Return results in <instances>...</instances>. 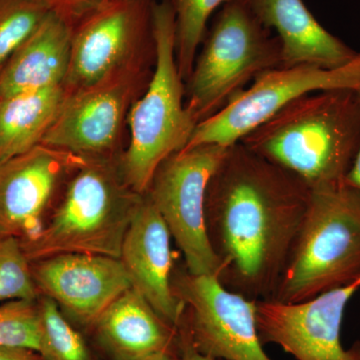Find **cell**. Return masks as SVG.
<instances>
[{
    "label": "cell",
    "mask_w": 360,
    "mask_h": 360,
    "mask_svg": "<svg viewBox=\"0 0 360 360\" xmlns=\"http://www.w3.org/2000/svg\"><path fill=\"white\" fill-rule=\"evenodd\" d=\"M310 194L300 177L240 141L227 148L205 196L206 231L225 288L255 302L271 300Z\"/></svg>",
    "instance_id": "obj_1"
},
{
    "label": "cell",
    "mask_w": 360,
    "mask_h": 360,
    "mask_svg": "<svg viewBox=\"0 0 360 360\" xmlns=\"http://www.w3.org/2000/svg\"><path fill=\"white\" fill-rule=\"evenodd\" d=\"M240 142L310 189L345 184L360 148L357 90H322L300 97Z\"/></svg>",
    "instance_id": "obj_2"
},
{
    "label": "cell",
    "mask_w": 360,
    "mask_h": 360,
    "mask_svg": "<svg viewBox=\"0 0 360 360\" xmlns=\"http://www.w3.org/2000/svg\"><path fill=\"white\" fill-rule=\"evenodd\" d=\"M142 198L110 158L87 160L73 172L63 200L41 231L21 241L26 257L30 262L65 253L120 258Z\"/></svg>",
    "instance_id": "obj_3"
},
{
    "label": "cell",
    "mask_w": 360,
    "mask_h": 360,
    "mask_svg": "<svg viewBox=\"0 0 360 360\" xmlns=\"http://www.w3.org/2000/svg\"><path fill=\"white\" fill-rule=\"evenodd\" d=\"M155 63L143 94L130 106V141L120 165L123 179L144 195L158 167L182 150L198 122L186 106V85L175 58V14L170 0L151 9Z\"/></svg>",
    "instance_id": "obj_4"
},
{
    "label": "cell",
    "mask_w": 360,
    "mask_h": 360,
    "mask_svg": "<svg viewBox=\"0 0 360 360\" xmlns=\"http://www.w3.org/2000/svg\"><path fill=\"white\" fill-rule=\"evenodd\" d=\"M360 278V191L311 189L302 226L271 300L297 303Z\"/></svg>",
    "instance_id": "obj_5"
},
{
    "label": "cell",
    "mask_w": 360,
    "mask_h": 360,
    "mask_svg": "<svg viewBox=\"0 0 360 360\" xmlns=\"http://www.w3.org/2000/svg\"><path fill=\"white\" fill-rule=\"evenodd\" d=\"M186 80V106L198 123L224 108L266 71L283 68L281 44L246 0L222 6Z\"/></svg>",
    "instance_id": "obj_6"
},
{
    "label": "cell",
    "mask_w": 360,
    "mask_h": 360,
    "mask_svg": "<svg viewBox=\"0 0 360 360\" xmlns=\"http://www.w3.org/2000/svg\"><path fill=\"white\" fill-rule=\"evenodd\" d=\"M229 148L202 144L174 153L158 167L146 193L181 250L186 269L195 276L219 277L221 271L206 231L205 196Z\"/></svg>",
    "instance_id": "obj_7"
},
{
    "label": "cell",
    "mask_w": 360,
    "mask_h": 360,
    "mask_svg": "<svg viewBox=\"0 0 360 360\" xmlns=\"http://www.w3.org/2000/svg\"><path fill=\"white\" fill-rule=\"evenodd\" d=\"M360 89V52L338 68L302 65L266 71L214 115L196 125L184 149L202 144L233 146L286 104L330 89Z\"/></svg>",
    "instance_id": "obj_8"
},
{
    "label": "cell",
    "mask_w": 360,
    "mask_h": 360,
    "mask_svg": "<svg viewBox=\"0 0 360 360\" xmlns=\"http://www.w3.org/2000/svg\"><path fill=\"white\" fill-rule=\"evenodd\" d=\"M149 0H103L73 26L68 92L91 86L146 58L155 44Z\"/></svg>",
    "instance_id": "obj_9"
},
{
    "label": "cell",
    "mask_w": 360,
    "mask_h": 360,
    "mask_svg": "<svg viewBox=\"0 0 360 360\" xmlns=\"http://www.w3.org/2000/svg\"><path fill=\"white\" fill-rule=\"evenodd\" d=\"M172 288L186 307L179 326L201 354L224 360H272L258 335L255 300L225 288L217 276H195L186 269L172 274Z\"/></svg>",
    "instance_id": "obj_10"
},
{
    "label": "cell",
    "mask_w": 360,
    "mask_h": 360,
    "mask_svg": "<svg viewBox=\"0 0 360 360\" xmlns=\"http://www.w3.org/2000/svg\"><path fill=\"white\" fill-rule=\"evenodd\" d=\"M146 79L144 58L99 84L68 92L41 144L87 160L108 158Z\"/></svg>",
    "instance_id": "obj_11"
},
{
    "label": "cell",
    "mask_w": 360,
    "mask_h": 360,
    "mask_svg": "<svg viewBox=\"0 0 360 360\" xmlns=\"http://www.w3.org/2000/svg\"><path fill=\"white\" fill-rule=\"evenodd\" d=\"M360 278L297 303L257 300V326L262 345L274 343L297 360H360V342L345 349L341 323Z\"/></svg>",
    "instance_id": "obj_12"
},
{
    "label": "cell",
    "mask_w": 360,
    "mask_h": 360,
    "mask_svg": "<svg viewBox=\"0 0 360 360\" xmlns=\"http://www.w3.org/2000/svg\"><path fill=\"white\" fill-rule=\"evenodd\" d=\"M40 295L51 298L66 319L89 330L104 310L132 288L120 258L65 253L32 262Z\"/></svg>",
    "instance_id": "obj_13"
},
{
    "label": "cell",
    "mask_w": 360,
    "mask_h": 360,
    "mask_svg": "<svg viewBox=\"0 0 360 360\" xmlns=\"http://www.w3.org/2000/svg\"><path fill=\"white\" fill-rule=\"evenodd\" d=\"M87 160L39 144L0 163V236L26 241L37 236L61 180Z\"/></svg>",
    "instance_id": "obj_14"
},
{
    "label": "cell",
    "mask_w": 360,
    "mask_h": 360,
    "mask_svg": "<svg viewBox=\"0 0 360 360\" xmlns=\"http://www.w3.org/2000/svg\"><path fill=\"white\" fill-rule=\"evenodd\" d=\"M172 238L165 220L144 194L125 233L120 259L132 288L177 328L186 307L172 288Z\"/></svg>",
    "instance_id": "obj_15"
},
{
    "label": "cell",
    "mask_w": 360,
    "mask_h": 360,
    "mask_svg": "<svg viewBox=\"0 0 360 360\" xmlns=\"http://www.w3.org/2000/svg\"><path fill=\"white\" fill-rule=\"evenodd\" d=\"M89 333L108 360H146L179 352L177 328L163 319L134 288L111 303Z\"/></svg>",
    "instance_id": "obj_16"
},
{
    "label": "cell",
    "mask_w": 360,
    "mask_h": 360,
    "mask_svg": "<svg viewBox=\"0 0 360 360\" xmlns=\"http://www.w3.org/2000/svg\"><path fill=\"white\" fill-rule=\"evenodd\" d=\"M260 22L276 32L283 68L309 65L338 68L359 52L328 32L302 0H246Z\"/></svg>",
    "instance_id": "obj_17"
},
{
    "label": "cell",
    "mask_w": 360,
    "mask_h": 360,
    "mask_svg": "<svg viewBox=\"0 0 360 360\" xmlns=\"http://www.w3.org/2000/svg\"><path fill=\"white\" fill-rule=\"evenodd\" d=\"M73 25L49 11L0 68V97L65 85Z\"/></svg>",
    "instance_id": "obj_18"
},
{
    "label": "cell",
    "mask_w": 360,
    "mask_h": 360,
    "mask_svg": "<svg viewBox=\"0 0 360 360\" xmlns=\"http://www.w3.org/2000/svg\"><path fill=\"white\" fill-rule=\"evenodd\" d=\"M65 85L0 97V163L41 144L68 96Z\"/></svg>",
    "instance_id": "obj_19"
},
{
    "label": "cell",
    "mask_w": 360,
    "mask_h": 360,
    "mask_svg": "<svg viewBox=\"0 0 360 360\" xmlns=\"http://www.w3.org/2000/svg\"><path fill=\"white\" fill-rule=\"evenodd\" d=\"M39 298V345L44 360H98L84 336L47 296Z\"/></svg>",
    "instance_id": "obj_20"
},
{
    "label": "cell",
    "mask_w": 360,
    "mask_h": 360,
    "mask_svg": "<svg viewBox=\"0 0 360 360\" xmlns=\"http://www.w3.org/2000/svg\"><path fill=\"white\" fill-rule=\"evenodd\" d=\"M231 0H170L175 14V58L184 82L193 71L212 13Z\"/></svg>",
    "instance_id": "obj_21"
},
{
    "label": "cell",
    "mask_w": 360,
    "mask_h": 360,
    "mask_svg": "<svg viewBox=\"0 0 360 360\" xmlns=\"http://www.w3.org/2000/svg\"><path fill=\"white\" fill-rule=\"evenodd\" d=\"M39 295L32 262L26 257L20 239L0 236V302L37 300Z\"/></svg>",
    "instance_id": "obj_22"
},
{
    "label": "cell",
    "mask_w": 360,
    "mask_h": 360,
    "mask_svg": "<svg viewBox=\"0 0 360 360\" xmlns=\"http://www.w3.org/2000/svg\"><path fill=\"white\" fill-rule=\"evenodd\" d=\"M49 11L44 0H0V68Z\"/></svg>",
    "instance_id": "obj_23"
},
{
    "label": "cell",
    "mask_w": 360,
    "mask_h": 360,
    "mask_svg": "<svg viewBox=\"0 0 360 360\" xmlns=\"http://www.w3.org/2000/svg\"><path fill=\"white\" fill-rule=\"evenodd\" d=\"M37 300H11L0 305V347L39 350Z\"/></svg>",
    "instance_id": "obj_24"
},
{
    "label": "cell",
    "mask_w": 360,
    "mask_h": 360,
    "mask_svg": "<svg viewBox=\"0 0 360 360\" xmlns=\"http://www.w3.org/2000/svg\"><path fill=\"white\" fill-rule=\"evenodd\" d=\"M52 13L58 14L75 26L103 0H44Z\"/></svg>",
    "instance_id": "obj_25"
},
{
    "label": "cell",
    "mask_w": 360,
    "mask_h": 360,
    "mask_svg": "<svg viewBox=\"0 0 360 360\" xmlns=\"http://www.w3.org/2000/svg\"><path fill=\"white\" fill-rule=\"evenodd\" d=\"M177 330H179V355L180 360H224L213 359V357L201 354L191 345L186 331L179 326L177 328Z\"/></svg>",
    "instance_id": "obj_26"
},
{
    "label": "cell",
    "mask_w": 360,
    "mask_h": 360,
    "mask_svg": "<svg viewBox=\"0 0 360 360\" xmlns=\"http://www.w3.org/2000/svg\"><path fill=\"white\" fill-rule=\"evenodd\" d=\"M0 360H44L35 350L22 347H0Z\"/></svg>",
    "instance_id": "obj_27"
},
{
    "label": "cell",
    "mask_w": 360,
    "mask_h": 360,
    "mask_svg": "<svg viewBox=\"0 0 360 360\" xmlns=\"http://www.w3.org/2000/svg\"><path fill=\"white\" fill-rule=\"evenodd\" d=\"M357 94H359L360 101V89L357 90ZM345 184L360 191V148L354 165H352V169L348 172L347 179H345Z\"/></svg>",
    "instance_id": "obj_28"
},
{
    "label": "cell",
    "mask_w": 360,
    "mask_h": 360,
    "mask_svg": "<svg viewBox=\"0 0 360 360\" xmlns=\"http://www.w3.org/2000/svg\"><path fill=\"white\" fill-rule=\"evenodd\" d=\"M146 360H180L179 352H165Z\"/></svg>",
    "instance_id": "obj_29"
}]
</instances>
